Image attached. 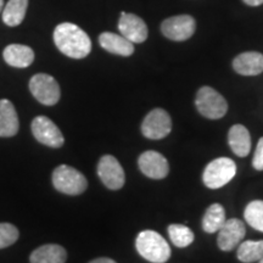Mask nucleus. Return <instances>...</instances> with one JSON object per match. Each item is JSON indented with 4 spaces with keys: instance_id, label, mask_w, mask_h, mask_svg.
Masks as SVG:
<instances>
[{
    "instance_id": "nucleus-12",
    "label": "nucleus",
    "mask_w": 263,
    "mask_h": 263,
    "mask_svg": "<svg viewBox=\"0 0 263 263\" xmlns=\"http://www.w3.org/2000/svg\"><path fill=\"white\" fill-rule=\"evenodd\" d=\"M246 234L244 222L238 218L227 219L224 224L218 230L217 244L222 251H232L240 244Z\"/></svg>"
},
{
    "instance_id": "nucleus-25",
    "label": "nucleus",
    "mask_w": 263,
    "mask_h": 263,
    "mask_svg": "<svg viewBox=\"0 0 263 263\" xmlns=\"http://www.w3.org/2000/svg\"><path fill=\"white\" fill-rule=\"evenodd\" d=\"M18 229L10 223H0V249H5L17 241Z\"/></svg>"
},
{
    "instance_id": "nucleus-11",
    "label": "nucleus",
    "mask_w": 263,
    "mask_h": 263,
    "mask_svg": "<svg viewBox=\"0 0 263 263\" xmlns=\"http://www.w3.org/2000/svg\"><path fill=\"white\" fill-rule=\"evenodd\" d=\"M138 164L143 174L151 179H163L170 172L168 161L166 157L154 150L141 154L138 159Z\"/></svg>"
},
{
    "instance_id": "nucleus-17",
    "label": "nucleus",
    "mask_w": 263,
    "mask_h": 263,
    "mask_svg": "<svg viewBox=\"0 0 263 263\" xmlns=\"http://www.w3.org/2000/svg\"><path fill=\"white\" fill-rule=\"evenodd\" d=\"M3 57L8 65L16 68H26L34 61V51L27 45L10 44L4 49Z\"/></svg>"
},
{
    "instance_id": "nucleus-8",
    "label": "nucleus",
    "mask_w": 263,
    "mask_h": 263,
    "mask_svg": "<svg viewBox=\"0 0 263 263\" xmlns=\"http://www.w3.org/2000/svg\"><path fill=\"white\" fill-rule=\"evenodd\" d=\"M31 129L33 137L43 145L52 147V149H59L64 145V136L50 118L45 116L35 117L32 121Z\"/></svg>"
},
{
    "instance_id": "nucleus-18",
    "label": "nucleus",
    "mask_w": 263,
    "mask_h": 263,
    "mask_svg": "<svg viewBox=\"0 0 263 263\" xmlns=\"http://www.w3.org/2000/svg\"><path fill=\"white\" fill-rule=\"evenodd\" d=\"M228 143L230 149L236 156L245 157L251 150V137L249 130L242 124H235L229 129Z\"/></svg>"
},
{
    "instance_id": "nucleus-6",
    "label": "nucleus",
    "mask_w": 263,
    "mask_h": 263,
    "mask_svg": "<svg viewBox=\"0 0 263 263\" xmlns=\"http://www.w3.org/2000/svg\"><path fill=\"white\" fill-rule=\"evenodd\" d=\"M29 90L39 103L47 106L58 104L61 97L60 85L52 76L47 73L33 76L29 81Z\"/></svg>"
},
{
    "instance_id": "nucleus-5",
    "label": "nucleus",
    "mask_w": 263,
    "mask_h": 263,
    "mask_svg": "<svg viewBox=\"0 0 263 263\" xmlns=\"http://www.w3.org/2000/svg\"><path fill=\"white\" fill-rule=\"evenodd\" d=\"M195 105L197 111L209 120H219L228 111L226 99L211 87L200 88L196 94Z\"/></svg>"
},
{
    "instance_id": "nucleus-27",
    "label": "nucleus",
    "mask_w": 263,
    "mask_h": 263,
    "mask_svg": "<svg viewBox=\"0 0 263 263\" xmlns=\"http://www.w3.org/2000/svg\"><path fill=\"white\" fill-rule=\"evenodd\" d=\"M89 263H117V262H115L114 259L107 258V257H100V258L93 259V261H90Z\"/></svg>"
},
{
    "instance_id": "nucleus-21",
    "label": "nucleus",
    "mask_w": 263,
    "mask_h": 263,
    "mask_svg": "<svg viewBox=\"0 0 263 263\" xmlns=\"http://www.w3.org/2000/svg\"><path fill=\"white\" fill-rule=\"evenodd\" d=\"M227 221L224 207L219 203H212L209 209L206 210L205 215L202 217V229L206 233L218 232Z\"/></svg>"
},
{
    "instance_id": "nucleus-24",
    "label": "nucleus",
    "mask_w": 263,
    "mask_h": 263,
    "mask_svg": "<svg viewBox=\"0 0 263 263\" xmlns=\"http://www.w3.org/2000/svg\"><path fill=\"white\" fill-rule=\"evenodd\" d=\"M244 217L250 227L263 233V201L255 200L246 206Z\"/></svg>"
},
{
    "instance_id": "nucleus-15",
    "label": "nucleus",
    "mask_w": 263,
    "mask_h": 263,
    "mask_svg": "<svg viewBox=\"0 0 263 263\" xmlns=\"http://www.w3.org/2000/svg\"><path fill=\"white\" fill-rule=\"evenodd\" d=\"M18 116L14 104L8 99L0 100V138H10L17 134Z\"/></svg>"
},
{
    "instance_id": "nucleus-3",
    "label": "nucleus",
    "mask_w": 263,
    "mask_h": 263,
    "mask_svg": "<svg viewBox=\"0 0 263 263\" xmlns=\"http://www.w3.org/2000/svg\"><path fill=\"white\" fill-rule=\"evenodd\" d=\"M52 185L66 195H81L88 188L87 178L73 167L61 164L52 172Z\"/></svg>"
},
{
    "instance_id": "nucleus-10",
    "label": "nucleus",
    "mask_w": 263,
    "mask_h": 263,
    "mask_svg": "<svg viewBox=\"0 0 263 263\" xmlns=\"http://www.w3.org/2000/svg\"><path fill=\"white\" fill-rule=\"evenodd\" d=\"M195 20L189 15H178L166 18L161 25V31L166 38L174 42H183L195 33Z\"/></svg>"
},
{
    "instance_id": "nucleus-30",
    "label": "nucleus",
    "mask_w": 263,
    "mask_h": 263,
    "mask_svg": "<svg viewBox=\"0 0 263 263\" xmlns=\"http://www.w3.org/2000/svg\"><path fill=\"white\" fill-rule=\"evenodd\" d=\"M259 263H263V257H262L261 259H259Z\"/></svg>"
},
{
    "instance_id": "nucleus-23",
    "label": "nucleus",
    "mask_w": 263,
    "mask_h": 263,
    "mask_svg": "<svg viewBox=\"0 0 263 263\" xmlns=\"http://www.w3.org/2000/svg\"><path fill=\"white\" fill-rule=\"evenodd\" d=\"M167 230H168L171 241L177 248H186L192 244L195 238L192 229L184 224H171Z\"/></svg>"
},
{
    "instance_id": "nucleus-19",
    "label": "nucleus",
    "mask_w": 263,
    "mask_h": 263,
    "mask_svg": "<svg viewBox=\"0 0 263 263\" xmlns=\"http://www.w3.org/2000/svg\"><path fill=\"white\" fill-rule=\"evenodd\" d=\"M67 252L60 245L47 244L39 246L29 256L31 263H65Z\"/></svg>"
},
{
    "instance_id": "nucleus-13",
    "label": "nucleus",
    "mask_w": 263,
    "mask_h": 263,
    "mask_svg": "<svg viewBox=\"0 0 263 263\" xmlns=\"http://www.w3.org/2000/svg\"><path fill=\"white\" fill-rule=\"evenodd\" d=\"M118 29L121 35L132 43H144L147 38L146 24L139 16L134 14L121 12V18L118 21Z\"/></svg>"
},
{
    "instance_id": "nucleus-28",
    "label": "nucleus",
    "mask_w": 263,
    "mask_h": 263,
    "mask_svg": "<svg viewBox=\"0 0 263 263\" xmlns=\"http://www.w3.org/2000/svg\"><path fill=\"white\" fill-rule=\"evenodd\" d=\"M249 6H258L263 4V0H242Z\"/></svg>"
},
{
    "instance_id": "nucleus-7",
    "label": "nucleus",
    "mask_w": 263,
    "mask_h": 263,
    "mask_svg": "<svg viewBox=\"0 0 263 263\" xmlns=\"http://www.w3.org/2000/svg\"><path fill=\"white\" fill-rule=\"evenodd\" d=\"M172 130V120L163 108H154L141 123V133L147 139L160 140L166 138Z\"/></svg>"
},
{
    "instance_id": "nucleus-9",
    "label": "nucleus",
    "mask_w": 263,
    "mask_h": 263,
    "mask_svg": "<svg viewBox=\"0 0 263 263\" xmlns=\"http://www.w3.org/2000/svg\"><path fill=\"white\" fill-rule=\"evenodd\" d=\"M98 176L110 190H120L126 182V174L116 157L105 155L99 160Z\"/></svg>"
},
{
    "instance_id": "nucleus-4",
    "label": "nucleus",
    "mask_w": 263,
    "mask_h": 263,
    "mask_svg": "<svg viewBox=\"0 0 263 263\" xmlns=\"http://www.w3.org/2000/svg\"><path fill=\"white\" fill-rule=\"evenodd\" d=\"M236 174V164L228 157H218L206 166L202 174L203 184L210 189H219L228 184Z\"/></svg>"
},
{
    "instance_id": "nucleus-22",
    "label": "nucleus",
    "mask_w": 263,
    "mask_h": 263,
    "mask_svg": "<svg viewBox=\"0 0 263 263\" xmlns=\"http://www.w3.org/2000/svg\"><path fill=\"white\" fill-rule=\"evenodd\" d=\"M238 258L244 263H252L259 261L263 257V240L258 241H248L241 242L238 249Z\"/></svg>"
},
{
    "instance_id": "nucleus-16",
    "label": "nucleus",
    "mask_w": 263,
    "mask_h": 263,
    "mask_svg": "<svg viewBox=\"0 0 263 263\" xmlns=\"http://www.w3.org/2000/svg\"><path fill=\"white\" fill-rule=\"evenodd\" d=\"M99 44L105 50L120 57H130L134 52L133 43L121 34L111 32H104L99 35Z\"/></svg>"
},
{
    "instance_id": "nucleus-1",
    "label": "nucleus",
    "mask_w": 263,
    "mask_h": 263,
    "mask_svg": "<svg viewBox=\"0 0 263 263\" xmlns=\"http://www.w3.org/2000/svg\"><path fill=\"white\" fill-rule=\"evenodd\" d=\"M54 43L62 54L71 59H84L91 51L89 35L77 25L64 22L54 31Z\"/></svg>"
},
{
    "instance_id": "nucleus-2",
    "label": "nucleus",
    "mask_w": 263,
    "mask_h": 263,
    "mask_svg": "<svg viewBox=\"0 0 263 263\" xmlns=\"http://www.w3.org/2000/svg\"><path fill=\"white\" fill-rule=\"evenodd\" d=\"M137 251L153 263H164L171 257V248L162 235L154 230H143L136 240Z\"/></svg>"
},
{
    "instance_id": "nucleus-29",
    "label": "nucleus",
    "mask_w": 263,
    "mask_h": 263,
    "mask_svg": "<svg viewBox=\"0 0 263 263\" xmlns=\"http://www.w3.org/2000/svg\"><path fill=\"white\" fill-rule=\"evenodd\" d=\"M3 9H4V0H0V12L3 11Z\"/></svg>"
},
{
    "instance_id": "nucleus-26",
    "label": "nucleus",
    "mask_w": 263,
    "mask_h": 263,
    "mask_svg": "<svg viewBox=\"0 0 263 263\" xmlns=\"http://www.w3.org/2000/svg\"><path fill=\"white\" fill-rule=\"evenodd\" d=\"M252 166L255 170L263 171V138L258 140L257 146H256L254 159H252Z\"/></svg>"
},
{
    "instance_id": "nucleus-14",
    "label": "nucleus",
    "mask_w": 263,
    "mask_h": 263,
    "mask_svg": "<svg viewBox=\"0 0 263 263\" xmlns=\"http://www.w3.org/2000/svg\"><path fill=\"white\" fill-rule=\"evenodd\" d=\"M233 68L241 76H257L263 72V55L257 51L242 52L233 60Z\"/></svg>"
},
{
    "instance_id": "nucleus-20",
    "label": "nucleus",
    "mask_w": 263,
    "mask_h": 263,
    "mask_svg": "<svg viewBox=\"0 0 263 263\" xmlns=\"http://www.w3.org/2000/svg\"><path fill=\"white\" fill-rule=\"evenodd\" d=\"M28 0H9L3 9V21L10 27L21 25L27 11Z\"/></svg>"
}]
</instances>
